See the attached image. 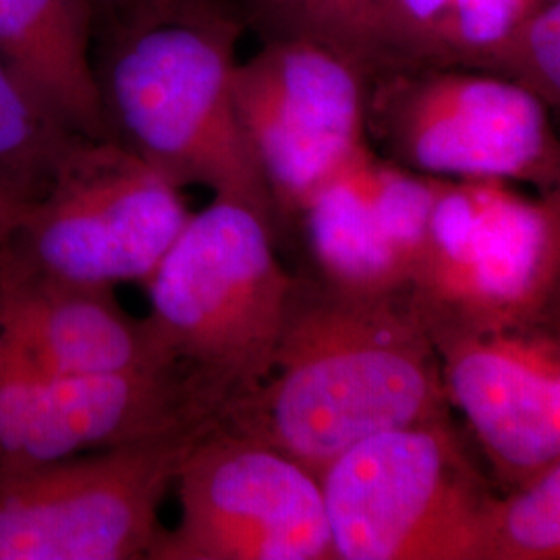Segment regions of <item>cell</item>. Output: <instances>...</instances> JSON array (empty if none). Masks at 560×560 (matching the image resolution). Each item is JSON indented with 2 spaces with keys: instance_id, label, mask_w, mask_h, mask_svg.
I'll return each mask as SVG.
<instances>
[{
  "instance_id": "9c48e42d",
  "label": "cell",
  "mask_w": 560,
  "mask_h": 560,
  "mask_svg": "<svg viewBox=\"0 0 560 560\" xmlns=\"http://www.w3.org/2000/svg\"><path fill=\"white\" fill-rule=\"evenodd\" d=\"M555 275L546 203L502 180L436 179L407 295L423 324L540 318Z\"/></svg>"
},
{
  "instance_id": "ac0fdd59",
  "label": "cell",
  "mask_w": 560,
  "mask_h": 560,
  "mask_svg": "<svg viewBox=\"0 0 560 560\" xmlns=\"http://www.w3.org/2000/svg\"><path fill=\"white\" fill-rule=\"evenodd\" d=\"M481 560H560V460L501 492Z\"/></svg>"
},
{
  "instance_id": "6da1fadb",
  "label": "cell",
  "mask_w": 560,
  "mask_h": 560,
  "mask_svg": "<svg viewBox=\"0 0 560 560\" xmlns=\"http://www.w3.org/2000/svg\"><path fill=\"white\" fill-rule=\"evenodd\" d=\"M453 418L436 345L407 293L372 295L300 275L270 374L217 425L316 478L382 432Z\"/></svg>"
},
{
  "instance_id": "7c38bea8",
  "label": "cell",
  "mask_w": 560,
  "mask_h": 560,
  "mask_svg": "<svg viewBox=\"0 0 560 560\" xmlns=\"http://www.w3.org/2000/svg\"><path fill=\"white\" fill-rule=\"evenodd\" d=\"M208 423L168 372L59 374L0 345V476Z\"/></svg>"
},
{
  "instance_id": "4fadbf2b",
  "label": "cell",
  "mask_w": 560,
  "mask_h": 560,
  "mask_svg": "<svg viewBox=\"0 0 560 560\" xmlns=\"http://www.w3.org/2000/svg\"><path fill=\"white\" fill-rule=\"evenodd\" d=\"M436 179L384 161L365 145L301 210L314 272L339 289L407 293Z\"/></svg>"
},
{
  "instance_id": "ba28073f",
  "label": "cell",
  "mask_w": 560,
  "mask_h": 560,
  "mask_svg": "<svg viewBox=\"0 0 560 560\" xmlns=\"http://www.w3.org/2000/svg\"><path fill=\"white\" fill-rule=\"evenodd\" d=\"M173 486L179 523L145 560H337L320 478L275 446L210 423Z\"/></svg>"
},
{
  "instance_id": "ffe728a7",
  "label": "cell",
  "mask_w": 560,
  "mask_h": 560,
  "mask_svg": "<svg viewBox=\"0 0 560 560\" xmlns=\"http://www.w3.org/2000/svg\"><path fill=\"white\" fill-rule=\"evenodd\" d=\"M494 73L521 81L560 120V0H544L521 27Z\"/></svg>"
},
{
  "instance_id": "7a4b0ae2",
  "label": "cell",
  "mask_w": 560,
  "mask_h": 560,
  "mask_svg": "<svg viewBox=\"0 0 560 560\" xmlns=\"http://www.w3.org/2000/svg\"><path fill=\"white\" fill-rule=\"evenodd\" d=\"M277 235L249 206L214 198L143 282L162 365L210 423L270 374L295 282Z\"/></svg>"
},
{
  "instance_id": "277c9868",
  "label": "cell",
  "mask_w": 560,
  "mask_h": 560,
  "mask_svg": "<svg viewBox=\"0 0 560 560\" xmlns=\"http://www.w3.org/2000/svg\"><path fill=\"white\" fill-rule=\"evenodd\" d=\"M320 483L337 560H481L501 497L453 418L365 439Z\"/></svg>"
},
{
  "instance_id": "5bb4252c",
  "label": "cell",
  "mask_w": 560,
  "mask_h": 560,
  "mask_svg": "<svg viewBox=\"0 0 560 560\" xmlns=\"http://www.w3.org/2000/svg\"><path fill=\"white\" fill-rule=\"evenodd\" d=\"M0 345L59 374L168 372L145 320L120 307L115 289L48 279L2 252Z\"/></svg>"
},
{
  "instance_id": "44dd1931",
  "label": "cell",
  "mask_w": 560,
  "mask_h": 560,
  "mask_svg": "<svg viewBox=\"0 0 560 560\" xmlns=\"http://www.w3.org/2000/svg\"><path fill=\"white\" fill-rule=\"evenodd\" d=\"M229 15L222 0H113L104 23L110 32L162 21L208 20Z\"/></svg>"
},
{
  "instance_id": "2e32d148",
  "label": "cell",
  "mask_w": 560,
  "mask_h": 560,
  "mask_svg": "<svg viewBox=\"0 0 560 560\" xmlns=\"http://www.w3.org/2000/svg\"><path fill=\"white\" fill-rule=\"evenodd\" d=\"M98 23L92 0H0V59L69 133L115 140L92 59Z\"/></svg>"
},
{
  "instance_id": "3957f363",
  "label": "cell",
  "mask_w": 560,
  "mask_h": 560,
  "mask_svg": "<svg viewBox=\"0 0 560 560\" xmlns=\"http://www.w3.org/2000/svg\"><path fill=\"white\" fill-rule=\"evenodd\" d=\"M237 21H162L110 32L98 67L113 138L175 187L198 185L280 229L235 104Z\"/></svg>"
},
{
  "instance_id": "5b68a950",
  "label": "cell",
  "mask_w": 560,
  "mask_h": 560,
  "mask_svg": "<svg viewBox=\"0 0 560 560\" xmlns=\"http://www.w3.org/2000/svg\"><path fill=\"white\" fill-rule=\"evenodd\" d=\"M368 141L400 168L446 180L529 183L560 177V120L521 81L483 69H374Z\"/></svg>"
},
{
  "instance_id": "7402d4cb",
  "label": "cell",
  "mask_w": 560,
  "mask_h": 560,
  "mask_svg": "<svg viewBox=\"0 0 560 560\" xmlns=\"http://www.w3.org/2000/svg\"><path fill=\"white\" fill-rule=\"evenodd\" d=\"M540 198L546 203L555 233V275L540 318L560 328V177L548 191L541 194Z\"/></svg>"
},
{
  "instance_id": "30bf717a",
  "label": "cell",
  "mask_w": 560,
  "mask_h": 560,
  "mask_svg": "<svg viewBox=\"0 0 560 560\" xmlns=\"http://www.w3.org/2000/svg\"><path fill=\"white\" fill-rule=\"evenodd\" d=\"M233 90L280 226L295 221L370 145L368 73L332 46L305 38L264 40L256 55L237 62Z\"/></svg>"
},
{
  "instance_id": "603a6c76",
  "label": "cell",
  "mask_w": 560,
  "mask_h": 560,
  "mask_svg": "<svg viewBox=\"0 0 560 560\" xmlns=\"http://www.w3.org/2000/svg\"><path fill=\"white\" fill-rule=\"evenodd\" d=\"M30 206L32 201L25 200L9 183L0 179V243L20 226Z\"/></svg>"
},
{
  "instance_id": "9a60e30c",
  "label": "cell",
  "mask_w": 560,
  "mask_h": 560,
  "mask_svg": "<svg viewBox=\"0 0 560 560\" xmlns=\"http://www.w3.org/2000/svg\"><path fill=\"white\" fill-rule=\"evenodd\" d=\"M544 0H368L351 57L374 69L494 71Z\"/></svg>"
},
{
  "instance_id": "d6986e66",
  "label": "cell",
  "mask_w": 560,
  "mask_h": 560,
  "mask_svg": "<svg viewBox=\"0 0 560 560\" xmlns=\"http://www.w3.org/2000/svg\"><path fill=\"white\" fill-rule=\"evenodd\" d=\"M245 4L264 40L305 38L351 57L353 32L365 0H245Z\"/></svg>"
},
{
  "instance_id": "52a82bcc",
  "label": "cell",
  "mask_w": 560,
  "mask_h": 560,
  "mask_svg": "<svg viewBox=\"0 0 560 560\" xmlns=\"http://www.w3.org/2000/svg\"><path fill=\"white\" fill-rule=\"evenodd\" d=\"M203 428L2 474L0 560L145 559L180 457Z\"/></svg>"
},
{
  "instance_id": "8992f818",
  "label": "cell",
  "mask_w": 560,
  "mask_h": 560,
  "mask_svg": "<svg viewBox=\"0 0 560 560\" xmlns=\"http://www.w3.org/2000/svg\"><path fill=\"white\" fill-rule=\"evenodd\" d=\"M179 187L117 140H78L0 252L83 287L145 282L189 221Z\"/></svg>"
},
{
  "instance_id": "cb8c5ba5",
  "label": "cell",
  "mask_w": 560,
  "mask_h": 560,
  "mask_svg": "<svg viewBox=\"0 0 560 560\" xmlns=\"http://www.w3.org/2000/svg\"><path fill=\"white\" fill-rule=\"evenodd\" d=\"M94 2V7H96V13H98V20H101L102 25L108 21V15H110V2L113 0H92Z\"/></svg>"
},
{
  "instance_id": "e0dca14e",
  "label": "cell",
  "mask_w": 560,
  "mask_h": 560,
  "mask_svg": "<svg viewBox=\"0 0 560 560\" xmlns=\"http://www.w3.org/2000/svg\"><path fill=\"white\" fill-rule=\"evenodd\" d=\"M78 140L0 59V179L38 200Z\"/></svg>"
},
{
  "instance_id": "8fae6325",
  "label": "cell",
  "mask_w": 560,
  "mask_h": 560,
  "mask_svg": "<svg viewBox=\"0 0 560 560\" xmlns=\"http://www.w3.org/2000/svg\"><path fill=\"white\" fill-rule=\"evenodd\" d=\"M451 409L509 492L560 460V328L541 320L494 326L425 324Z\"/></svg>"
}]
</instances>
